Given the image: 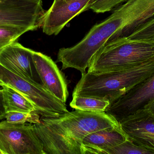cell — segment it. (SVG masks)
<instances>
[{
	"label": "cell",
	"instance_id": "1",
	"mask_svg": "<svg viewBox=\"0 0 154 154\" xmlns=\"http://www.w3.org/2000/svg\"><path fill=\"white\" fill-rule=\"evenodd\" d=\"M32 124L45 154H83V140L89 134L120 126L105 112L75 111L57 118L40 117Z\"/></svg>",
	"mask_w": 154,
	"mask_h": 154
},
{
	"label": "cell",
	"instance_id": "2",
	"mask_svg": "<svg viewBox=\"0 0 154 154\" xmlns=\"http://www.w3.org/2000/svg\"><path fill=\"white\" fill-rule=\"evenodd\" d=\"M154 73V60L122 70L82 74L74 89V96L108 100L110 105Z\"/></svg>",
	"mask_w": 154,
	"mask_h": 154
},
{
	"label": "cell",
	"instance_id": "3",
	"mask_svg": "<svg viewBox=\"0 0 154 154\" xmlns=\"http://www.w3.org/2000/svg\"><path fill=\"white\" fill-rule=\"evenodd\" d=\"M154 60V41L126 37L107 42L91 60L88 72L122 70Z\"/></svg>",
	"mask_w": 154,
	"mask_h": 154
},
{
	"label": "cell",
	"instance_id": "4",
	"mask_svg": "<svg viewBox=\"0 0 154 154\" xmlns=\"http://www.w3.org/2000/svg\"><path fill=\"white\" fill-rule=\"evenodd\" d=\"M0 81L30 100L36 113L44 118H57L69 112L66 105L54 96L42 84L19 76L0 64Z\"/></svg>",
	"mask_w": 154,
	"mask_h": 154
},
{
	"label": "cell",
	"instance_id": "5",
	"mask_svg": "<svg viewBox=\"0 0 154 154\" xmlns=\"http://www.w3.org/2000/svg\"><path fill=\"white\" fill-rule=\"evenodd\" d=\"M0 150L3 154H45L32 124L0 122Z\"/></svg>",
	"mask_w": 154,
	"mask_h": 154
},
{
	"label": "cell",
	"instance_id": "6",
	"mask_svg": "<svg viewBox=\"0 0 154 154\" xmlns=\"http://www.w3.org/2000/svg\"><path fill=\"white\" fill-rule=\"evenodd\" d=\"M42 0H0V26L33 31L40 28Z\"/></svg>",
	"mask_w": 154,
	"mask_h": 154
},
{
	"label": "cell",
	"instance_id": "7",
	"mask_svg": "<svg viewBox=\"0 0 154 154\" xmlns=\"http://www.w3.org/2000/svg\"><path fill=\"white\" fill-rule=\"evenodd\" d=\"M154 100V73L111 104L105 112L119 123L146 109Z\"/></svg>",
	"mask_w": 154,
	"mask_h": 154
},
{
	"label": "cell",
	"instance_id": "8",
	"mask_svg": "<svg viewBox=\"0 0 154 154\" xmlns=\"http://www.w3.org/2000/svg\"><path fill=\"white\" fill-rule=\"evenodd\" d=\"M90 0H54L50 8L42 18L43 33L57 35L74 17L85 11Z\"/></svg>",
	"mask_w": 154,
	"mask_h": 154
},
{
	"label": "cell",
	"instance_id": "9",
	"mask_svg": "<svg viewBox=\"0 0 154 154\" xmlns=\"http://www.w3.org/2000/svg\"><path fill=\"white\" fill-rule=\"evenodd\" d=\"M33 64L42 85L57 99L66 104L69 81L51 57L38 52L32 54Z\"/></svg>",
	"mask_w": 154,
	"mask_h": 154
},
{
	"label": "cell",
	"instance_id": "10",
	"mask_svg": "<svg viewBox=\"0 0 154 154\" xmlns=\"http://www.w3.org/2000/svg\"><path fill=\"white\" fill-rule=\"evenodd\" d=\"M119 124L129 140L154 152V118L147 109L137 112Z\"/></svg>",
	"mask_w": 154,
	"mask_h": 154
},
{
	"label": "cell",
	"instance_id": "11",
	"mask_svg": "<svg viewBox=\"0 0 154 154\" xmlns=\"http://www.w3.org/2000/svg\"><path fill=\"white\" fill-rule=\"evenodd\" d=\"M33 52L17 41L14 42L0 52V64L19 76L36 81L34 72L36 70L32 60Z\"/></svg>",
	"mask_w": 154,
	"mask_h": 154
},
{
	"label": "cell",
	"instance_id": "12",
	"mask_svg": "<svg viewBox=\"0 0 154 154\" xmlns=\"http://www.w3.org/2000/svg\"><path fill=\"white\" fill-rule=\"evenodd\" d=\"M128 139L120 126L93 132L83 139V154H104L105 149L116 146Z\"/></svg>",
	"mask_w": 154,
	"mask_h": 154
},
{
	"label": "cell",
	"instance_id": "13",
	"mask_svg": "<svg viewBox=\"0 0 154 154\" xmlns=\"http://www.w3.org/2000/svg\"><path fill=\"white\" fill-rule=\"evenodd\" d=\"M2 87L6 112H36V109L33 104L20 93L5 85H3Z\"/></svg>",
	"mask_w": 154,
	"mask_h": 154
},
{
	"label": "cell",
	"instance_id": "14",
	"mask_svg": "<svg viewBox=\"0 0 154 154\" xmlns=\"http://www.w3.org/2000/svg\"><path fill=\"white\" fill-rule=\"evenodd\" d=\"M70 106L75 109L91 112H105L110 105L106 100L90 97L74 96L70 103Z\"/></svg>",
	"mask_w": 154,
	"mask_h": 154
},
{
	"label": "cell",
	"instance_id": "15",
	"mask_svg": "<svg viewBox=\"0 0 154 154\" xmlns=\"http://www.w3.org/2000/svg\"><path fill=\"white\" fill-rule=\"evenodd\" d=\"M104 154H154V152L137 145L128 139L116 146L105 149Z\"/></svg>",
	"mask_w": 154,
	"mask_h": 154
},
{
	"label": "cell",
	"instance_id": "16",
	"mask_svg": "<svg viewBox=\"0 0 154 154\" xmlns=\"http://www.w3.org/2000/svg\"><path fill=\"white\" fill-rule=\"evenodd\" d=\"M27 29L12 26H0V52L7 46L17 40L25 33Z\"/></svg>",
	"mask_w": 154,
	"mask_h": 154
},
{
	"label": "cell",
	"instance_id": "17",
	"mask_svg": "<svg viewBox=\"0 0 154 154\" xmlns=\"http://www.w3.org/2000/svg\"><path fill=\"white\" fill-rule=\"evenodd\" d=\"M128 0H90L85 11L92 10L97 13H103L112 11Z\"/></svg>",
	"mask_w": 154,
	"mask_h": 154
},
{
	"label": "cell",
	"instance_id": "18",
	"mask_svg": "<svg viewBox=\"0 0 154 154\" xmlns=\"http://www.w3.org/2000/svg\"><path fill=\"white\" fill-rule=\"evenodd\" d=\"M40 116L36 112L26 113L10 111L7 112L5 118L7 122L12 124H38L40 122Z\"/></svg>",
	"mask_w": 154,
	"mask_h": 154
},
{
	"label": "cell",
	"instance_id": "19",
	"mask_svg": "<svg viewBox=\"0 0 154 154\" xmlns=\"http://www.w3.org/2000/svg\"><path fill=\"white\" fill-rule=\"evenodd\" d=\"M128 38L132 39L154 41V16Z\"/></svg>",
	"mask_w": 154,
	"mask_h": 154
},
{
	"label": "cell",
	"instance_id": "20",
	"mask_svg": "<svg viewBox=\"0 0 154 154\" xmlns=\"http://www.w3.org/2000/svg\"><path fill=\"white\" fill-rule=\"evenodd\" d=\"M6 112L2 89L0 90V120L5 118Z\"/></svg>",
	"mask_w": 154,
	"mask_h": 154
},
{
	"label": "cell",
	"instance_id": "21",
	"mask_svg": "<svg viewBox=\"0 0 154 154\" xmlns=\"http://www.w3.org/2000/svg\"><path fill=\"white\" fill-rule=\"evenodd\" d=\"M146 109H147L154 118V100L146 108Z\"/></svg>",
	"mask_w": 154,
	"mask_h": 154
},
{
	"label": "cell",
	"instance_id": "22",
	"mask_svg": "<svg viewBox=\"0 0 154 154\" xmlns=\"http://www.w3.org/2000/svg\"><path fill=\"white\" fill-rule=\"evenodd\" d=\"M3 85H4L2 83V82H1V81H0V86H2Z\"/></svg>",
	"mask_w": 154,
	"mask_h": 154
},
{
	"label": "cell",
	"instance_id": "23",
	"mask_svg": "<svg viewBox=\"0 0 154 154\" xmlns=\"http://www.w3.org/2000/svg\"><path fill=\"white\" fill-rule=\"evenodd\" d=\"M0 154H3L2 152V151L0 150Z\"/></svg>",
	"mask_w": 154,
	"mask_h": 154
}]
</instances>
